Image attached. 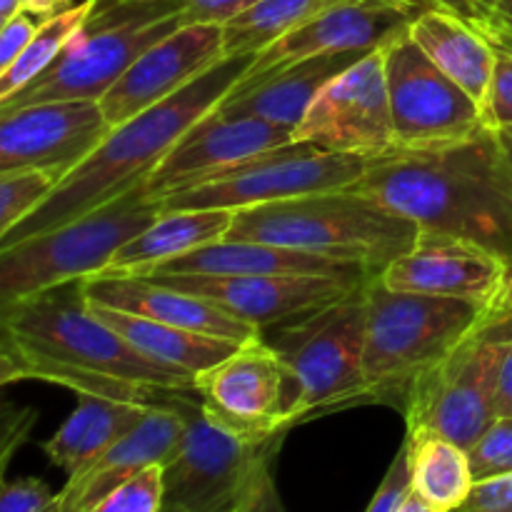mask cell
<instances>
[{
	"label": "cell",
	"mask_w": 512,
	"mask_h": 512,
	"mask_svg": "<svg viewBox=\"0 0 512 512\" xmlns=\"http://www.w3.org/2000/svg\"><path fill=\"white\" fill-rule=\"evenodd\" d=\"M15 380L145 405H158L168 390H195L193 375L153 363L105 325L83 280L0 305V383Z\"/></svg>",
	"instance_id": "cell-1"
},
{
	"label": "cell",
	"mask_w": 512,
	"mask_h": 512,
	"mask_svg": "<svg viewBox=\"0 0 512 512\" xmlns=\"http://www.w3.org/2000/svg\"><path fill=\"white\" fill-rule=\"evenodd\" d=\"M350 190L413 220L420 235L475 243L512 258V165L498 130L430 150H390L368 160Z\"/></svg>",
	"instance_id": "cell-2"
},
{
	"label": "cell",
	"mask_w": 512,
	"mask_h": 512,
	"mask_svg": "<svg viewBox=\"0 0 512 512\" xmlns=\"http://www.w3.org/2000/svg\"><path fill=\"white\" fill-rule=\"evenodd\" d=\"M253 60L255 53L220 58L183 90L110 130L95 153L65 175L33 215L0 238V250L80 218L148 180L173 145L223 103Z\"/></svg>",
	"instance_id": "cell-3"
},
{
	"label": "cell",
	"mask_w": 512,
	"mask_h": 512,
	"mask_svg": "<svg viewBox=\"0 0 512 512\" xmlns=\"http://www.w3.org/2000/svg\"><path fill=\"white\" fill-rule=\"evenodd\" d=\"M225 238L305 250L380 275L420 238L413 220L343 188L235 210Z\"/></svg>",
	"instance_id": "cell-4"
},
{
	"label": "cell",
	"mask_w": 512,
	"mask_h": 512,
	"mask_svg": "<svg viewBox=\"0 0 512 512\" xmlns=\"http://www.w3.org/2000/svg\"><path fill=\"white\" fill-rule=\"evenodd\" d=\"M188 25L185 0H95L83 28L43 75L0 103V110L48 100H100L145 53Z\"/></svg>",
	"instance_id": "cell-5"
},
{
	"label": "cell",
	"mask_w": 512,
	"mask_h": 512,
	"mask_svg": "<svg viewBox=\"0 0 512 512\" xmlns=\"http://www.w3.org/2000/svg\"><path fill=\"white\" fill-rule=\"evenodd\" d=\"M493 310L478 303L438 295L395 293L368 280V328H365L363 375L373 403L405 405L418 375L453 353Z\"/></svg>",
	"instance_id": "cell-6"
},
{
	"label": "cell",
	"mask_w": 512,
	"mask_h": 512,
	"mask_svg": "<svg viewBox=\"0 0 512 512\" xmlns=\"http://www.w3.org/2000/svg\"><path fill=\"white\" fill-rule=\"evenodd\" d=\"M163 215L148 180L100 208L0 250V305L105 273L125 243Z\"/></svg>",
	"instance_id": "cell-7"
},
{
	"label": "cell",
	"mask_w": 512,
	"mask_h": 512,
	"mask_svg": "<svg viewBox=\"0 0 512 512\" xmlns=\"http://www.w3.org/2000/svg\"><path fill=\"white\" fill-rule=\"evenodd\" d=\"M512 320L490 315L453 353L413 380L403 413L408 433H435L470 450L498 420L500 363Z\"/></svg>",
	"instance_id": "cell-8"
},
{
	"label": "cell",
	"mask_w": 512,
	"mask_h": 512,
	"mask_svg": "<svg viewBox=\"0 0 512 512\" xmlns=\"http://www.w3.org/2000/svg\"><path fill=\"white\" fill-rule=\"evenodd\" d=\"M368 280L325 308L273 325V335L265 338L298 378L305 418L318 410L373 403L363 375Z\"/></svg>",
	"instance_id": "cell-9"
},
{
	"label": "cell",
	"mask_w": 512,
	"mask_h": 512,
	"mask_svg": "<svg viewBox=\"0 0 512 512\" xmlns=\"http://www.w3.org/2000/svg\"><path fill=\"white\" fill-rule=\"evenodd\" d=\"M195 390H168L163 395L183 418V438L168 465H163V512H238L250 478L263 458L278 453L283 435L250 440L230 433L205 413Z\"/></svg>",
	"instance_id": "cell-10"
},
{
	"label": "cell",
	"mask_w": 512,
	"mask_h": 512,
	"mask_svg": "<svg viewBox=\"0 0 512 512\" xmlns=\"http://www.w3.org/2000/svg\"><path fill=\"white\" fill-rule=\"evenodd\" d=\"M368 168L358 155L333 153L313 143H290L265 150L213 178L163 198V213L173 210H243L275 200L350 188Z\"/></svg>",
	"instance_id": "cell-11"
},
{
	"label": "cell",
	"mask_w": 512,
	"mask_h": 512,
	"mask_svg": "<svg viewBox=\"0 0 512 512\" xmlns=\"http://www.w3.org/2000/svg\"><path fill=\"white\" fill-rule=\"evenodd\" d=\"M195 390L205 413L240 438L285 435L290 425L305 418L298 378L263 333L200 373Z\"/></svg>",
	"instance_id": "cell-12"
},
{
	"label": "cell",
	"mask_w": 512,
	"mask_h": 512,
	"mask_svg": "<svg viewBox=\"0 0 512 512\" xmlns=\"http://www.w3.org/2000/svg\"><path fill=\"white\" fill-rule=\"evenodd\" d=\"M383 53L395 148H443L485 128L483 105L428 58L408 30L388 40Z\"/></svg>",
	"instance_id": "cell-13"
},
{
	"label": "cell",
	"mask_w": 512,
	"mask_h": 512,
	"mask_svg": "<svg viewBox=\"0 0 512 512\" xmlns=\"http://www.w3.org/2000/svg\"><path fill=\"white\" fill-rule=\"evenodd\" d=\"M295 143H313L365 160L395 150L383 48L370 50L315 95L295 128Z\"/></svg>",
	"instance_id": "cell-14"
},
{
	"label": "cell",
	"mask_w": 512,
	"mask_h": 512,
	"mask_svg": "<svg viewBox=\"0 0 512 512\" xmlns=\"http://www.w3.org/2000/svg\"><path fill=\"white\" fill-rule=\"evenodd\" d=\"M110 130L100 100H48L0 110V173L43 170L63 180Z\"/></svg>",
	"instance_id": "cell-15"
},
{
	"label": "cell",
	"mask_w": 512,
	"mask_h": 512,
	"mask_svg": "<svg viewBox=\"0 0 512 512\" xmlns=\"http://www.w3.org/2000/svg\"><path fill=\"white\" fill-rule=\"evenodd\" d=\"M158 283L175 290H185L225 313L245 320L263 330L285 323L295 315L325 308L345 298L370 278V273L355 275H150Z\"/></svg>",
	"instance_id": "cell-16"
},
{
	"label": "cell",
	"mask_w": 512,
	"mask_h": 512,
	"mask_svg": "<svg viewBox=\"0 0 512 512\" xmlns=\"http://www.w3.org/2000/svg\"><path fill=\"white\" fill-rule=\"evenodd\" d=\"M290 143H295L293 128L275 125L258 115H235L215 108L173 145L148 178V190L163 200L253 155Z\"/></svg>",
	"instance_id": "cell-17"
},
{
	"label": "cell",
	"mask_w": 512,
	"mask_h": 512,
	"mask_svg": "<svg viewBox=\"0 0 512 512\" xmlns=\"http://www.w3.org/2000/svg\"><path fill=\"white\" fill-rule=\"evenodd\" d=\"M223 55V25H183L173 35L145 50L118 83L100 98L113 128L183 90Z\"/></svg>",
	"instance_id": "cell-18"
},
{
	"label": "cell",
	"mask_w": 512,
	"mask_h": 512,
	"mask_svg": "<svg viewBox=\"0 0 512 512\" xmlns=\"http://www.w3.org/2000/svg\"><path fill=\"white\" fill-rule=\"evenodd\" d=\"M420 10L425 8L413 0H348V3H340L255 53L248 75L283 68V65L298 63V60L313 58V55L383 48L388 40L408 30L410 20Z\"/></svg>",
	"instance_id": "cell-19"
},
{
	"label": "cell",
	"mask_w": 512,
	"mask_h": 512,
	"mask_svg": "<svg viewBox=\"0 0 512 512\" xmlns=\"http://www.w3.org/2000/svg\"><path fill=\"white\" fill-rule=\"evenodd\" d=\"M378 278L395 293L458 298L493 310L503 288L505 260L465 240L420 235Z\"/></svg>",
	"instance_id": "cell-20"
},
{
	"label": "cell",
	"mask_w": 512,
	"mask_h": 512,
	"mask_svg": "<svg viewBox=\"0 0 512 512\" xmlns=\"http://www.w3.org/2000/svg\"><path fill=\"white\" fill-rule=\"evenodd\" d=\"M183 438V418L165 400L150 408L143 423L100 458L68 478L48 512H88L108 493L150 465H168Z\"/></svg>",
	"instance_id": "cell-21"
},
{
	"label": "cell",
	"mask_w": 512,
	"mask_h": 512,
	"mask_svg": "<svg viewBox=\"0 0 512 512\" xmlns=\"http://www.w3.org/2000/svg\"><path fill=\"white\" fill-rule=\"evenodd\" d=\"M83 290L88 303L125 310L173 328L195 330L233 343H248L260 335L255 325L225 313L218 305L145 275H98L83 280Z\"/></svg>",
	"instance_id": "cell-22"
},
{
	"label": "cell",
	"mask_w": 512,
	"mask_h": 512,
	"mask_svg": "<svg viewBox=\"0 0 512 512\" xmlns=\"http://www.w3.org/2000/svg\"><path fill=\"white\" fill-rule=\"evenodd\" d=\"M368 53L370 50L325 53L258 75L245 73L218 108L235 115H258L270 123L295 130L315 95Z\"/></svg>",
	"instance_id": "cell-23"
},
{
	"label": "cell",
	"mask_w": 512,
	"mask_h": 512,
	"mask_svg": "<svg viewBox=\"0 0 512 512\" xmlns=\"http://www.w3.org/2000/svg\"><path fill=\"white\" fill-rule=\"evenodd\" d=\"M355 275L368 273L358 265L335 263V260L320 258V255L305 253V250L283 248V245L260 243V240H233L220 238L215 243L200 245L190 253L178 255L168 263L158 265L150 275ZM373 275V273H370Z\"/></svg>",
	"instance_id": "cell-24"
},
{
	"label": "cell",
	"mask_w": 512,
	"mask_h": 512,
	"mask_svg": "<svg viewBox=\"0 0 512 512\" xmlns=\"http://www.w3.org/2000/svg\"><path fill=\"white\" fill-rule=\"evenodd\" d=\"M408 35L430 60L485 105L495 70V48L455 10L425 8L410 20Z\"/></svg>",
	"instance_id": "cell-25"
},
{
	"label": "cell",
	"mask_w": 512,
	"mask_h": 512,
	"mask_svg": "<svg viewBox=\"0 0 512 512\" xmlns=\"http://www.w3.org/2000/svg\"><path fill=\"white\" fill-rule=\"evenodd\" d=\"M150 408L153 405L80 393L73 415L60 425L53 438L45 440L43 453L50 463L65 470L68 478H73L85 465L123 440L130 430L138 428Z\"/></svg>",
	"instance_id": "cell-26"
},
{
	"label": "cell",
	"mask_w": 512,
	"mask_h": 512,
	"mask_svg": "<svg viewBox=\"0 0 512 512\" xmlns=\"http://www.w3.org/2000/svg\"><path fill=\"white\" fill-rule=\"evenodd\" d=\"M235 213L233 210H173L163 213L155 223L130 243L118 250L110 268L100 275H145L158 265L190 253L200 245L215 243L230 233ZM98 278V275H95Z\"/></svg>",
	"instance_id": "cell-27"
},
{
	"label": "cell",
	"mask_w": 512,
	"mask_h": 512,
	"mask_svg": "<svg viewBox=\"0 0 512 512\" xmlns=\"http://www.w3.org/2000/svg\"><path fill=\"white\" fill-rule=\"evenodd\" d=\"M90 308L105 325H110L135 350H140L145 358H150L153 363L168 365V368L185 370L193 378H198L200 373L210 370L213 365L223 363L228 355H233L243 345L233 343V340L195 333V330L155 323V320L140 318V315L125 313V310L105 308V305L90 303Z\"/></svg>",
	"instance_id": "cell-28"
},
{
	"label": "cell",
	"mask_w": 512,
	"mask_h": 512,
	"mask_svg": "<svg viewBox=\"0 0 512 512\" xmlns=\"http://www.w3.org/2000/svg\"><path fill=\"white\" fill-rule=\"evenodd\" d=\"M413 493L428 508L455 512L475 488L468 450L435 433H408Z\"/></svg>",
	"instance_id": "cell-29"
},
{
	"label": "cell",
	"mask_w": 512,
	"mask_h": 512,
	"mask_svg": "<svg viewBox=\"0 0 512 512\" xmlns=\"http://www.w3.org/2000/svg\"><path fill=\"white\" fill-rule=\"evenodd\" d=\"M348 0H260L223 25V55H253Z\"/></svg>",
	"instance_id": "cell-30"
},
{
	"label": "cell",
	"mask_w": 512,
	"mask_h": 512,
	"mask_svg": "<svg viewBox=\"0 0 512 512\" xmlns=\"http://www.w3.org/2000/svg\"><path fill=\"white\" fill-rule=\"evenodd\" d=\"M93 8L95 0H83V3L70 5V8L50 15L38 25L33 40L18 55V60L10 68L0 70V103L18 93V90H23L25 85L33 83L38 75H43L58 60L68 40L83 28Z\"/></svg>",
	"instance_id": "cell-31"
},
{
	"label": "cell",
	"mask_w": 512,
	"mask_h": 512,
	"mask_svg": "<svg viewBox=\"0 0 512 512\" xmlns=\"http://www.w3.org/2000/svg\"><path fill=\"white\" fill-rule=\"evenodd\" d=\"M60 180L43 170L0 173V238L33 215L50 198Z\"/></svg>",
	"instance_id": "cell-32"
},
{
	"label": "cell",
	"mask_w": 512,
	"mask_h": 512,
	"mask_svg": "<svg viewBox=\"0 0 512 512\" xmlns=\"http://www.w3.org/2000/svg\"><path fill=\"white\" fill-rule=\"evenodd\" d=\"M165 478L163 465H150L140 470L120 488L105 495L95 508L88 512H163Z\"/></svg>",
	"instance_id": "cell-33"
},
{
	"label": "cell",
	"mask_w": 512,
	"mask_h": 512,
	"mask_svg": "<svg viewBox=\"0 0 512 512\" xmlns=\"http://www.w3.org/2000/svg\"><path fill=\"white\" fill-rule=\"evenodd\" d=\"M475 483L512 473V418H498L468 450Z\"/></svg>",
	"instance_id": "cell-34"
},
{
	"label": "cell",
	"mask_w": 512,
	"mask_h": 512,
	"mask_svg": "<svg viewBox=\"0 0 512 512\" xmlns=\"http://www.w3.org/2000/svg\"><path fill=\"white\" fill-rule=\"evenodd\" d=\"M488 128H512V50H495V70L483 105Z\"/></svg>",
	"instance_id": "cell-35"
},
{
	"label": "cell",
	"mask_w": 512,
	"mask_h": 512,
	"mask_svg": "<svg viewBox=\"0 0 512 512\" xmlns=\"http://www.w3.org/2000/svg\"><path fill=\"white\" fill-rule=\"evenodd\" d=\"M410 493H413V478H410V450H408V443H403L365 512H398L400 505L408 500Z\"/></svg>",
	"instance_id": "cell-36"
},
{
	"label": "cell",
	"mask_w": 512,
	"mask_h": 512,
	"mask_svg": "<svg viewBox=\"0 0 512 512\" xmlns=\"http://www.w3.org/2000/svg\"><path fill=\"white\" fill-rule=\"evenodd\" d=\"M273 458L275 455H268L258 463L238 512H288L273 478Z\"/></svg>",
	"instance_id": "cell-37"
},
{
	"label": "cell",
	"mask_w": 512,
	"mask_h": 512,
	"mask_svg": "<svg viewBox=\"0 0 512 512\" xmlns=\"http://www.w3.org/2000/svg\"><path fill=\"white\" fill-rule=\"evenodd\" d=\"M55 493L38 478H20L3 485L0 512H48Z\"/></svg>",
	"instance_id": "cell-38"
},
{
	"label": "cell",
	"mask_w": 512,
	"mask_h": 512,
	"mask_svg": "<svg viewBox=\"0 0 512 512\" xmlns=\"http://www.w3.org/2000/svg\"><path fill=\"white\" fill-rule=\"evenodd\" d=\"M455 512H512V473L475 483L468 503Z\"/></svg>",
	"instance_id": "cell-39"
},
{
	"label": "cell",
	"mask_w": 512,
	"mask_h": 512,
	"mask_svg": "<svg viewBox=\"0 0 512 512\" xmlns=\"http://www.w3.org/2000/svg\"><path fill=\"white\" fill-rule=\"evenodd\" d=\"M255 3H260V0H185V15H188V25H225L253 8Z\"/></svg>",
	"instance_id": "cell-40"
},
{
	"label": "cell",
	"mask_w": 512,
	"mask_h": 512,
	"mask_svg": "<svg viewBox=\"0 0 512 512\" xmlns=\"http://www.w3.org/2000/svg\"><path fill=\"white\" fill-rule=\"evenodd\" d=\"M35 30H38V25L33 23L30 13H23V10L8 23H3V30H0V70L10 68L18 60V55L33 40Z\"/></svg>",
	"instance_id": "cell-41"
},
{
	"label": "cell",
	"mask_w": 512,
	"mask_h": 512,
	"mask_svg": "<svg viewBox=\"0 0 512 512\" xmlns=\"http://www.w3.org/2000/svg\"><path fill=\"white\" fill-rule=\"evenodd\" d=\"M35 423V410L30 408H13L10 403H5L3 408V425H0V453H3V468L10 460L13 450L28 438L30 428Z\"/></svg>",
	"instance_id": "cell-42"
},
{
	"label": "cell",
	"mask_w": 512,
	"mask_h": 512,
	"mask_svg": "<svg viewBox=\"0 0 512 512\" xmlns=\"http://www.w3.org/2000/svg\"><path fill=\"white\" fill-rule=\"evenodd\" d=\"M498 418H512V340L505 348L503 363H500V378H498Z\"/></svg>",
	"instance_id": "cell-43"
},
{
	"label": "cell",
	"mask_w": 512,
	"mask_h": 512,
	"mask_svg": "<svg viewBox=\"0 0 512 512\" xmlns=\"http://www.w3.org/2000/svg\"><path fill=\"white\" fill-rule=\"evenodd\" d=\"M65 8H70V0H20V10L23 13L38 15L43 20Z\"/></svg>",
	"instance_id": "cell-44"
},
{
	"label": "cell",
	"mask_w": 512,
	"mask_h": 512,
	"mask_svg": "<svg viewBox=\"0 0 512 512\" xmlns=\"http://www.w3.org/2000/svg\"><path fill=\"white\" fill-rule=\"evenodd\" d=\"M493 313L500 315V318H510L512 320V258L505 260L503 288H500L498 303H495Z\"/></svg>",
	"instance_id": "cell-45"
},
{
	"label": "cell",
	"mask_w": 512,
	"mask_h": 512,
	"mask_svg": "<svg viewBox=\"0 0 512 512\" xmlns=\"http://www.w3.org/2000/svg\"><path fill=\"white\" fill-rule=\"evenodd\" d=\"M398 512H438V510L428 508V505H425L423 500L418 498V495L410 493V495H408V500H405V503L400 505V510H398Z\"/></svg>",
	"instance_id": "cell-46"
},
{
	"label": "cell",
	"mask_w": 512,
	"mask_h": 512,
	"mask_svg": "<svg viewBox=\"0 0 512 512\" xmlns=\"http://www.w3.org/2000/svg\"><path fill=\"white\" fill-rule=\"evenodd\" d=\"M20 13V0H0V25Z\"/></svg>",
	"instance_id": "cell-47"
},
{
	"label": "cell",
	"mask_w": 512,
	"mask_h": 512,
	"mask_svg": "<svg viewBox=\"0 0 512 512\" xmlns=\"http://www.w3.org/2000/svg\"><path fill=\"white\" fill-rule=\"evenodd\" d=\"M498 138H500V145H503V153L508 155V160L512 165V128L498 130Z\"/></svg>",
	"instance_id": "cell-48"
},
{
	"label": "cell",
	"mask_w": 512,
	"mask_h": 512,
	"mask_svg": "<svg viewBox=\"0 0 512 512\" xmlns=\"http://www.w3.org/2000/svg\"><path fill=\"white\" fill-rule=\"evenodd\" d=\"M413 3L423 5V8H435V5H438V0H413Z\"/></svg>",
	"instance_id": "cell-49"
},
{
	"label": "cell",
	"mask_w": 512,
	"mask_h": 512,
	"mask_svg": "<svg viewBox=\"0 0 512 512\" xmlns=\"http://www.w3.org/2000/svg\"><path fill=\"white\" fill-rule=\"evenodd\" d=\"M473 3H480V5H493V3H498V0H473Z\"/></svg>",
	"instance_id": "cell-50"
},
{
	"label": "cell",
	"mask_w": 512,
	"mask_h": 512,
	"mask_svg": "<svg viewBox=\"0 0 512 512\" xmlns=\"http://www.w3.org/2000/svg\"><path fill=\"white\" fill-rule=\"evenodd\" d=\"M438 5H440V0H438Z\"/></svg>",
	"instance_id": "cell-51"
}]
</instances>
